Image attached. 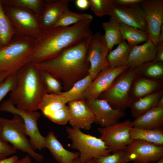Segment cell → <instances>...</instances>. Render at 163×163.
I'll list each match as a JSON object with an SVG mask.
<instances>
[{"instance_id":"cell-1","label":"cell","mask_w":163,"mask_h":163,"mask_svg":"<svg viewBox=\"0 0 163 163\" xmlns=\"http://www.w3.org/2000/svg\"><path fill=\"white\" fill-rule=\"evenodd\" d=\"M93 20H85L67 27L41 30L34 41L29 62H38L54 57L91 35L90 25Z\"/></svg>"},{"instance_id":"cell-10","label":"cell","mask_w":163,"mask_h":163,"mask_svg":"<svg viewBox=\"0 0 163 163\" xmlns=\"http://www.w3.org/2000/svg\"><path fill=\"white\" fill-rule=\"evenodd\" d=\"M109 52L104 34L99 32L93 34L87 50L90 64L89 74L92 80L101 71L109 68L106 57Z\"/></svg>"},{"instance_id":"cell-29","label":"cell","mask_w":163,"mask_h":163,"mask_svg":"<svg viewBox=\"0 0 163 163\" xmlns=\"http://www.w3.org/2000/svg\"><path fill=\"white\" fill-rule=\"evenodd\" d=\"M120 32L123 40H126L128 43L133 46L147 41L150 38L147 31L119 24Z\"/></svg>"},{"instance_id":"cell-30","label":"cell","mask_w":163,"mask_h":163,"mask_svg":"<svg viewBox=\"0 0 163 163\" xmlns=\"http://www.w3.org/2000/svg\"><path fill=\"white\" fill-rule=\"evenodd\" d=\"M102 26L105 31V39L110 51L115 45L124 40L120 32L119 24L110 17L108 21L102 23Z\"/></svg>"},{"instance_id":"cell-6","label":"cell","mask_w":163,"mask_h":163,"mask_svg":"<svg viewBox=\"0 0 163 163\" xmlns=\"http://www.w3.org/2000/svg\"><path fill=\"white\" fill-rule=\"evenodd\" d=\"M66 131L72 143L71 147L78 150L79 158L82 161L87 162L96 157L110 154V151L100 138L85 134L79 128L67 127Z\"/></svg>"},{"instance_id":"cell-15","label":"cell","mask_w":163,"mask_h":163,"mask_svg":"<svg viewBox=\"0 0 163 163\" xmlns=\"http://www.w3.org/2000/svg\"><path fill=\"white\" fill-rule=\"evenodd\" d=\"M112 14L110 17L118 23L147 31L145 14L139 4L130 7L112 4Z\"/></svg>"},{"instance_id":"cell-46","label":"cell","mask_w":163,"mask_h":163,"mask_svg":"<svg viewBox=\"0 0 163 163\" xmlns=\"http://www.w3.org/2000/svg\"><path fill=\"white\" fill-rule=\"evenodd\" d=\"M73 163H87L82 161L80 159L79 156L76 158L73 161Z\"/></svg>"},{"instance_id":"cell-39","label":"cell","mask_w":163,"mask_h":163,"mask_svg":"<svg viewBox=\"0 0 163 163\" xmlns=\"http://www.w3.org/2000/svg\"><path fill=\"white\" fill-rule=\"evenodd\" d=\"M2 126L0 124V132ZM17 150L8 142L3 141L0 139V159L16 152Z\"/></svg>"},{"instance_id":"cell-28","label":"cell","mask_w":163,"mask_h":163,"mask_svg":"<svg viewBox=\"0 0 163 163\" xmlns=\"http://www.w3.org/2000/svg\"><path fill=\"white\" fill-rule=\"evenodd\" d=\"M132 140H140L155 144L163 145V132L161 129H148L132 127L130 130Z\"/></svg>"},{"instance_id":"cell-17","label":"cell","mask_w":163,"mask_h":163,"mask_svg":"<svg viewBox=\"0 0 163 163\" xmlns=\"http://www.w3.org/2000/svg\"><path fill=\"white\" fill-rule=\"evenodd\" d=\"M70 117L69 123L72 127L89 130L94 122L95 117L84 100L68 103Z\"/></svg>"},{"instance_id":"cell-19","label":"cell","mask_w":163,"mask_h":163,"mask_svg":"<svg viewBox=\"0 0 163 163\" xmlns=\"http://www.w3.org/2000/svg\"><path fill=\"white\" fill-rule=\"evenodd\" d=\"M70 1L69 0L46 1L39 23L41 30L53 27L63 11L69 8Z\"/></svg>"},{"instance_id":"cell-4","label":"cell","mask_w":163,"mask_h":163,"mask_svg":"<svg viewBox=\"0 0 163 163\" xmlns=\"http://www.w3.org/2000/svg\"><path fill=\"white\" fill-rule=\"evenodd\" d=\"M2 126L0 139L9 142L17 150L27 153L37 162L42 161L44 156L35 152L27 134L22 118L18 115H14L11 119L0 117Z\"/></svg>"},{"instance_id":"cell-9","label":"cell","mask_w":163,"mask_h":163,"mask_svg":"<svg viewBox=\"0 0 163 163\" xmlns=\"http://www.w3.org/2000/svg\"><path fill=\"white\" fill-rule=\"evenodd\" d=\"M133 127L132 121L127 119L98 130L100 137L110 152L125 149L132 142L130 138V130Z\"/></svg>"},{"instance_id":"cell-32","label":"cell","mask_w":163,"mask_h":163,"mask_svg":"<svg viewBox=\"0 0 163 163\" xmlns=\"http://www.w3.org/2000/svg\"><path fill=\"white\" fill-rule=\"evenodd\" d=\"M93 19L89 14L77 13L67 9L64 11L52 27H66L76 24L83 21Z\"/></svg>"},{"instance_id":"cell-47","label":"cell","mask_w":163,"mask_h":163,"mask_svg":"<svg viewBox=\"0 0 163 163\" xmlns=\"http://www.w3.org/2000/svg\"><path fill=\"white\" fill-rule=\"evenodd\" d=\"M149 163H163V157L160 160L156 161L150 162Z\"/></svg>"},{"instance_id":"cell-25","label":"cell","mask_w":163,"mask_h":163,"mask_svg":"<svg viewBox=\"0 0 163 163\" xmlns=\"http://www.w3.org/2000/svg\"><path fill=\"white\" fill-rule=\"evenodd\" d=\"M132 69L136 76L155 80L163 79V62L153 60Z\"/></svg>"},{"instance_id":"cell-2","label":"cell","mask_w":163,"mask_h":163,"mask_svg":"<svg viewBox=\"0 0 163 163\" xmlns=\"http://www.w3.org/2000/svg\"><path fill=\"white\" fill-rule=\"evenodd\" d=\"M92 35L54 57L31 63L39 70L62 81L64 89L67 91L76 82L89 74L90 64L87 50Z\"/></svg>"},{"instance_id":"cell-33","label":"cell","mask_w":163,"mask_h":163,"mask_svg":"<svg viewBox=\"0 0 163 163\" xmlns=\"http://www.w3.org/2000/svg\"><path fill=\"white\" fill-rule=\"evenodd\" d=\"M112 153L96 157L93 159L95 163H128L132 161L126 149Z\"/></svg>"},{"instance_id":"cell-27","label":"cell","mask_w":163,"mask_h":163,"mask_svg":"<svg viewBox=\"0 0 163 163\" xmlns=\"http://www.w3.org/2000/svg\"><path fill=\"white\" fill-rule=\"evenodd\" d=\"M92 81L88 74L76 82L69 90L62 92L61 94L66 99L67 103L84 100L85 94Z\"/></svg>"},{"instance_id":"cell-49","label":"cell","mask_w":163,"mask_h":163,"mask_svg":"<svg viewBox=\"0 0 163 163\" xmlns=\"http://www.w3.org/2000/svg\"><path fill=\"white\" fill-rule=\"evenodd\" d=\"M134 163H140L138 162H136V161H133Z\"/></svg>"},{"instance_id":"cell-22","label":"cell","mask_w":163,"mask_h":163,"mask_svg":"<svg viewBox=\"0 0 163 163\" xmlns=\"http://www.w3.org/2000/svg\"><path fill=\"white\" fill-rule=\"evenodd\" d=\"M133 127L139 129H161L163 125V106L157 105L132 121Z\"/></svg>"},{"instance_id":"cell-41","label":"cell","mask_w":163,"mask_h":163,"mask_svg":"<svg viewBox=\"0 0 163 163\" xmlns=\"http://www.w3.org/2000/svg\"><path fill=\"white\" fill-rule=\"evenodd\" d=\"M157 51L154 60L163 62V41H159L157 45Z\"/></svg>"},{"instance_id":"cell-42","label":"cell","mask_w":163,"mask_h":163,"mask_svg":"<svg viewBox=\"0 0 163 163\" xmlns=\"http://www.w3.org/2000/svg\"><path fill=\"white\" fill-rule=\"evenodd\" d=\"M75 3L77 8L82 10H86L89 7L88 0H76Z\"/></svg>"},{"instance_id":"cell-3","label":"cell","mask_w":163,"mask_h":163,"mask_svg":"<svg viewBox=\"0 0 163 163\" xmlns=\"http://www.w3.org/2000/svg\"><path fill=\"white\" fill-rule=\"evenodd\" d=\"M17 83L11 91L10 99L18 109L37 111L44 95L47 93L42 71L29 63L16 72Z\"/></svg>"},{"instance_id":"cell-43","label":"cell","mask_w":163,"mask_h":163,"mask_svg":"<svg viewBox=\"0 0 163 163\" xmlns=\"http://www.w3.org/2000/svg\"><path fill=\"white\" fill-rule=\"evenodd\" d=\"M19 159L16 155L8 158L0 159V163H18Z\"/></svg>"},{"instance_id":"cell-8","label":"cell","mask_w":163,"mask_h":163,"mask_svg":"<svg viewBox=\"0 0 163 163\" xmlns=\"http://www.w3.org/2000/svg\"><path fill=\"white\" fill-rule=\"evenodd\" d=\"M0 111L18 115L22 118L27 135L34 150H40L45 148V137L40 133L37 126L38 120L41 116L39 112H28L18 109L10 98L2 102Z\"/></svg>"},{"instance_id":"cell-38","label":"cell","mask_w":163,"mask_h":163,"mask_svg":"<svg viewBox=\"0 0 163 163\" xmlns=\"http://www.w3.org/2000/svg\"><path fill=\"white\" fill-rule=\"evenodd\" d=\"M10 5H17L29 8L40 14L42 1L40 0H14L7 1Z\"/></svg>"},{"instance_id":"cell-31","label":"cell","mask_w":163,"mask_h":163,"mask_svg":"<svg viewBox=\"0 0 163 163\" xmlns=\"http://www.w3.org/2000/svg\"><path fill=\"white\" fill-rule=\"evenodd\" d=\"M13 25L5 13L0 0V48L10 43L15 33Z\"/></svg>"},{"instance_id":"cell-20","label":"cell","mask_w":163,"mask_h":163,"mask_svg":"<svg viewBox=\"0 0 163 163\" xmlns=\"http://www.w3.org/2000/svg\"><path fill=\"white\" fill-rule=\"evenodd\" d=\"M157 45L150 38L142 45L133 46L129 54L127 65L133 68L145 62L155 59Z\"/></svg>"},{"instance_id":"cell-23","label":"cell","mask_w":163,"mask_h":163,"mask_svg":"<svg viewBox=\"0 0 163 163\" xmlns=\"http://www.w3.org/2000/svg\"><path fill=\"white\" fill-rule=\"evenodd\" d=\"M163 97V90L146 95L130 102L129 107L132 116L135 118L156 106Z\"/></svg>"},{"instance_id":"cell-14","label":"cell","mask_w":163,"mask_h":163,"mask_svg":"<svg viewBox=\"0 0 163 163\" xmlns=\"http://www.w3.org/2000/svg\"><path fill=\"white\" fill-rule=\"evenodd\" d=\"M85 101L95 117L94 122L101 127L118 123L120 119L125 115L124 111L113 108L104 100L97 98Z\"/></svg>"},{"instance_id":"cell-13","label":"cell","mask_w":163,"mask_h":163,"mask_svg":"<svg viewBox=\"0 0 163 163\" xmlns=\"http://www.w3.org/2000/svg\"><path fill=\"white\" fill-rule=\"evenodd\" d=\"M126 149L132 161L149 163L163 157V145L142 140H133Z\"/></svg>"},{"instance_id":"cell-7","label":"cell","mask_w":163,"mask_h":163,"mask_svg":"<svg viewBox=\"0 0 163 163\" xmlns=\"http://www.w3.org/2000/svg\"><path fill=\"white\" fill-rule=\"evenodd\" d=\"M136 75L129 67L121 73L98 98L106 101L114 109L123 111L129 107L132 82Z\"/></svg>"},{"instance_id":"cell-16","label":"cell","mask_w":163,"mask_h":163,"mask_svg":"<svg viewBox=\"0 0 163 163\" xmlns=\"http://www.w3.org/2000/svg\"><path fill=\"white\" fill-rule=\"evenodd\" d=\"M129 68L127 65L119 68H109L101 71L92 81L85 96V100H92L107 90L116 78L123 72Z\"/></svg>"},{"instance_id":"cell-24","label":"cell","mask_w":163,"mask_h":163,"mask_svg":"<svg viewBox=\"0 0 163 163\" xmlns=\"http://www.w3.org/2000/svg\"><path fill=\"white\" fill-rule=\"evenodd\" d=\"M133 46L123 40L116 49L110 51L106 57L109 68L114 69L127 65L129 56Z\"/></svg>"},{"instance_id":"cell-21","label":"cell","mask_w":163,"mask_h":163,"mask_svg":"<svg viewBox=\"0 0 163 163\" xmlns=\"http://www.w3.org/2000/svg\"><path fill=\"white\" fill-rule=\"evenodd\" d=\"M45 148L59 163H73L80 155L79 152H72L65 149L52 131L45 137Z\"/></svg>"},{"instance_id":"cell-34","label":"cell","mask_w":163,"mask_h":163,"mask_svg":"<svg viewBox=\"0 0 163 163\" xmlns=\"http://www.w3.org/2000/svg\"><path fill=\"white\" fill-rule=\"evenodd\" d=\"M89 7L97 17L105 15L111 16L113 0H88Z\"/></svg>"},{"instance_id":"cell-48","label":"cell","mask_w":163,"mask_h":163,"mask_svg":"<svg viewBox=\"0 0 163 163\" xmlns=\"http://www.w3.org/2000/svg\"><path fill=\"white\" fill-rule=\"evenodd\" d=\"M87 163H95L93 159H91L89 160L87 162Z\"/></svg>"},{"instance_id":"cell-40","label":"cell","mask_w":163,"mask_h":163,"mask_svg":"<svg viewBox=\"0 0 163 163\" xmlns=\"http://www.w3.org/2000/svg\"><path fill=\"white\" fill-rule=\"evenodd\" d=\"M141 0H113L112 5L130 7L138 4Z\"/></svg>"},{"instance_id":"cell-36","label":"cell","mask_w":163,"mask_h":163,"mask_svg":"<svg viewBox=\"0 0 163 163\" xmlns=\"http://www.w3.org/2000/svg\"><path fill=\"white\" fill-rule=\"evenodd\" d=\"M50 120L57 124L63 125L69 122L70 111L68 106L66 105L62 108L46 117Z\"/></svg>"},{"instance_id":"cell-26","label":"cell","mask_w":163,"mask_h":163,"mask_svg":"<svg viewBox=\"0 0 163 163\" xmlns=\"http://www.w3.org/2000/svg\"><path fill=\"white\" fill-rule=\"evenodd\" d=\"M67 103L66 99L61 93L55 94L46 93L42 99L39 110L46 117L63 107Z\"/></svg>"},{"instance_id":"cell-5","label":"cell","mask_w":163,"mask_h":163,"mask_svg":"<svg viewBox=\"0 0 163 163\" xmlns=\"http://www.w3.org/2000/svg\"><path fill=\"white\" fill-rule=\"evenodd\" d=\"M30 37L18 39L0 48V73L16 72L29 63L34 43Z\"/></svg>"},{"instance_id":"cell-45","label":"cell","mask_w":163,"mask_h":163,"mask_svg":"<svg viewBox=\"0 0 163 163\" xmlns=\"http://www.w3.org/2000/svg\"><path fill=\"white\" fill-rule=\"evenodd\" d=\"M18 163H32L29 156L27 155L19 159Z\"/></svg>"},{"instance_id":"cell-11","label":"cell","mask_w":163,"mask_h":163,"mask_svg":"<svg viewBox=\"0 0 163 163\" xmlns=\"http://www.w3.org/2000/svg\"><path fill=\"white\" fill-rule=\"evenodd\" d=\"M139 5L145 14L150 38L157 45L163 26V0H141Z\"/></svg>"},{"instance_id":"cell-37","label":"cell","mask_w":163,"mask_h":163,"mask_svg":"<svg viewBox=\"0 0 163 163\" xmlns=\"http://www.w3.org/2000/svg\"><path fill=\"white\" fill-rule=\"evenodd\" d=\"M16 72L0 83V102L8 92L11 91L15 87L17 83Z\"/></svg>"},{"instance_id":"cell-12","label":"cell","mask_w":163,"mask_h":163,"mask_svg":"<svg viewBox=\"0 0 163 163\" xmlns=\"http://www.w3.org/2000/svg\"><path fill=\"white\" fill-rule=\"evenodd\" d=\"M3 8L18 33L35 38L38 37L41 29L40 24L31 13L25 10L10 6Z\"/></svg>"},{"instance_id":"cell-44","label":"cell","mask_w":163,"mask_h":163,"mask_svg":"<svg viewBox=\"0 0 163 163\" xmlns=\"http://www.w3.org/2000/svg\"><path fill=\"white\" fill-rule=\"evenodd\" d=\"M15 72H16L8 71L0 73V83L4 81L11 75Z\"/></svg>"},{"instance_id":"cell-35","label":"cell","mask_w":163,"mask_h":163,"mask_svg":"<svg viewBox=\"0 0 163 163\" xmlns=\"http://www.w3.org/2000/svg\"><path fill=\"white\" fill-rule=\"evenodd\" d=\"M42 72L47 93L55 94H61L62 92V87L59 80L46 72L42 71Z\"/></svg>"},{"instance_id":"cell-18","label":"cell","mask_w":163,"mask_h":163,"mask_svg":"<svg viewBox=\"0 0 163 163\" xmlns=\"http://www.w3.org/2000/svg\"><path fill=\"white\" fill-rule=\"evenodd\" d=\"M163 90V80L136 75L130 92V102L157 91Z\"/></svg>"}]
</instances>
